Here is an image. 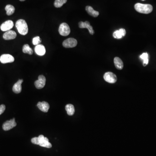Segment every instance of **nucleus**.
Wrapping results in <instances>:
<instances>
[{
  "mask_svg": "<svg viewBox=\"0 0 156 156\" xmlns=\"http://www.w3.org/2000/svg\"><path fill=\"white\" fill-rule=\"evenodd\" d=\"M31 142L33 144H35V145H39L38 137H35L33 138L32 139H31Z\"/></svg>",
  "mask_w": 156,
  "mask_h": 156,
  "instance_id": "obj_25",
  "label": "nucleus"
},
{
  "mask_svg": "<svg viewBox=\"0 0 156 156\" xmlns=\"http://www.w3.org/2000/svg\"><path fill=\"white\" fill-rule=\"evenodd\" d=\"M79 26L80 28H86L88 29L89 32L91 35H93L94 33V31L93 29V27L90 25V23L89 21H81L79 23Z\"/></svg>",
  "mask_w": 156,
  "mask_h": 156,
  "instance_id": "obj_11",
  "label": "nucleus"
},
{
  "mask_svg": "<svg viewBox=\"0 0 156 156\" xmlns=\"http://www.w3.org/2000/svg\"><path fill=\"white\" fill-rule=\"evenodd\" d=\"M46 82L45 76L43 75H40L39 76L38 79L35 81L34 84L37 89H41L45 86Z\"/></svg>",
  "mask_w": 156,
  "mask_h": 156,
  "instance_id": "obj_8",
  "label": "nucleus"
},
{
  "mask_svg": "<svg viewBox=\"0 0 156 156\" xmlns=\"http://www.w3.org/2000/svg\"><path fill=\"white\" fill-rule=\"evenodd\" d=\"M15 61V58L10 54H3L0 57V62L2 63L5 64L11 63Z\"/></svg>",
  "mask_w": 156,
  "mask_h": 156,
  "instance_id": "obj_10",
  "label": "nucleus"
},
{
  "mask_svg": "<svg viewBox=\"0 0 156 156\" xmlns=\"http://www.w3.org/2000/svg\"><path fill=\"white\" fill-rule=\"evenodd\" d=\"M136 11L142 14H148L153 11V7L149 4H142L137 3L135 5Z\"/></svg>",
  "mask_w": 156,
  "mask_h": 156,
  "instance_id": "obj_1",
  "label": "nucleus"
},
{
  "mask_svg": "<svg viewBox=\"0 0 156 156\" xmlns=\"http://www.w3.org/2000/svg\"><path fill=\"white\" fill-rule=\"evenodd\" d=\"M17 34L15 32L13 31H7L3 35V38L5 40H11L14 39L16 37Z\"/></svg>",
  "mask_w": 156,
  "mask_h": 156,
  "instance_id": "obj_12",
  "label": "nucleus"
},
{
  "mask_svg": "<svg viewBox=\"0 0 156 156\" xmlns=\"http://www.w3.org/2000/svg\"><path fill=\"white\" fill-rule=\"evenodd\" d=\"M67 113L69 115H73L75 113L74 106L72 104H68L65 107Z\"/></svg>",
  "mask_w": 156,
  "mask_h": 156,
  "instance_id": "obj_18",
  "label": "nucleus"
},
{
  "mask_svg": "<svg viewBox=\"0 0 156 156\" xmlns=\"http://www.w3.org/2000/svg\"><path fill=\"white\" fill-rule=\"evenodd\" d=\"M5 109V105H0V115H1L2 113H4Z\"/></svg>",
  "mask_w": 156,
  "mask_h": 156,
  "instance_id": "obj_26",
  "label": "nucleus"
},
{
  "mask_svg": "<svg viewBox=\"0 0 156 156\" xmlns=\"http://www.w3.org/2000/svg\"><path fill=\"white\" fill-rule=\"evenodd\" d=\"M14 27V23L11 20H8L3 23L1 26V30L3 31H10Z\"/></svg>",
  "mask_w": 156,
  "mask_h": 156,
  "instance_id": "obj_9",
  "label": "nucleus"
},
{
  "mask_svg": "<svg viewBox=\"0 0 156 156\" xmlns=\"http://www.w3.org/2000/svg\"><path fill=\"white\" fill-rule=\"evenodd\" d=\"M6 11V14L7 15L10 16L14 14L15 11V8L13 6L11 5H8L6 6L5 8Z\"/></svg>",
  "mask_w": 156,
  "mask_h": 156,
  "instance_id": "obj_19",
  "label": "nucleus"
},
{
  "mask_svg": "<svg viewBox=\"0 0 156 156\" xmlns=\"http://www.w3.org/2000/svg\"><path fill=\"white\" fill-rule=\"evenodd\" d=\"M35 52L39 56H42L46 53L45 47L42 44L37 45L35 47Z\"/></svg>",
  "mask_w": 156,
  "mask_h": 156,
  "instance_id": "obj_14",
  "label": "nucleus"
},
{
  "mask_svg": "<svg viewBox=\"0 0 156 156\" xmlns=\"http://www.w3.org/2000/svg\"><path fill=\"white\" fill-rule=\"evenodd\" d=\"M104 79L106 82L110 83H115L117 80L116 75L111 72H107L104 75Z\"/></svg>",
  "mask_w": 156,
  "mask_h": 156,
  "instance_id": "obj_5",
  "label": "nucleus"
},
{
  "mask_svg": "<svg viewBox=\"0 0 156 156\" xmlns=\"http://www.w3.org/2000/svg\"><path fill=\"white\" fill-rule=\"evenodd\" d=\"M59 34L62 36H68L70 33V27L67 23H63L59 26Z\"/></svg>",
  "mask_w": 156,
  "mask_h": 156,
  "instance_id": "obj_3",
  "label": "nucleus"
},
{
  "mask_svg": "<svg viewBox=\"0 0 156 156\" xmlns=\"http://www.w3.org/2000/svg\"><path fill=\"white\" fill-rule=\"evenodd\" d=\"M20 1H25V0H20Z\"/></svg>",
  "mask_w": 156,
  "mask_h": 156,
  "instance_id": "obj_27",
  "label": "nucleus"
},
{
  "mask_svg": "<svg viewBox=\"0 0 156 156\" xmlns=\"http://www.w3.org/2000/svg\"><path fill=\"white\" fill-rule=\"evenodd\" d=\"M113 36L115 38L118 39L122 38L123 37L121 31L120 30L116 31H115L114 32L113 34Z\"/></svg>",
  "mask_w": 156,
  "mask_h": 156,
  "instance_id": "obj_23",
  "label": "nucleus"
},
{
  "mask_svg": "<svg viewBox=\"0 0 156 156\" xmlns=\"http://www.w3.org/2000/svg\"><path fill=\"white\" fill-rule=\"evenodd\" d=\"M142 1H145V0H142Z\"/></svg>",
  "mask_w": 156,
  "mask_h": 156,
  "instance_id": "obj_28",
  "label": "nucleus"
},
{
  "mask_svg": "<svg viewBox=\"0 0 156 156\" xmlns=\"http://www.w3.org/2000/svg\"><path fill=\"white\" fill-rule=\"evenodd\" d=\"M38 137L39 141V145L40 146L48 148L52 147V145L49 142V139L47 137H45L43 135H40Z\"/></svg>",
  "mask_w": 156,
  "mask_h": 156,
  "instance_id": "obj_4",
  "label": "nucleus"
},
{
  "mask_svg": "<svg viewBox=\"0 0 156 156\" xmlns=\"http://www.w3.org/2000/svg\"><path fill=\"white\" fill-rule=\"evenodd\" d=\"M17 123L15 121V118L10 120L7 121H6L3 125V129L4 131H9L11 129L14 128L16 126Z\"/></svg>",
  "mask_w": 156,
  "mask_h": 156,
  "instance_id": "obj_6",
  "label": "nucleus"
},
{
  "mask_svg": "<svg viewBox=\"0 0 156 156\" xmlns=\"http://www.w3.org/2000/svg\"><path fill=\"white\" fill-rule=\"evenodd\" d=\"M115 67L118 69L121 70L124 67V64L121 59L118 57H116L114 59Z\"/></svg>",
  "mask_w": 156,
  "mask_h": 156,
  "instance_id": "obj_16",
  "label": "nucleus"
},
{
  "mask_svg": "<svg viewBox=\"0 0 156 156\" xmlns=\"http://www.w3.org/2000/svg\"><path fill=\"white\" fill-rule=\"evenodd\" d=\"M23 82V79H19L17 82L14 86L13 87V91L15 93L18 94L20 93L22 90L21 84Z\"/></svg>",
  "mask_w": 156,
  "mask_h": 156,
  "instance_id": "obj_15",
  "label": "nucleus"
},
{
  "mask_svg": "<svg viewBox=\"0 0 156 156\" xmlns=\"http://www.w3.org/2000/svg\"><path fill=\"white\" fill-rule=\"evenodd\" d=\"M77 44V41L75 39L69 38L64 41L63 45L65 48H73L76 47Z\"/></svg>",
  "mask_w": 156,
  "mask_h": 156,
  "instance_id": "obj_7",
  "label": "nucleus"
},
{
  "mask_svg": "<svg viewBox=\"0 0 156 156\" xmlns=\"http://www.w3.org/2000/svg\"><path fill=\"white\" fill-rule=\"evenodd\" d=\"M16 27L19 33L25 35L28 32V26L25 20L20 19L16 23Z\"/></svg>",
  "mask_w": 156,
  "mask_h": 156,
  "instance_id": "obj_2",
  "label": "nucleus"
},
{
  "mask_svg": "<svg viewBox=\"0 0 156 156\" xmlns=\"http://www.w3.org/2000/svg\"><path fill=\"white\" fill-rule=\"evenodd\" d=\"M38 108L43 112H47L49 109V105L48 103L46 101L39 102L37 105Z\"/></svg>",
  "mask_w": 156,
  "mask_h": 156,
  "instance_id": "obj_13",
  "label": "nucleus"
},
{
  "mask_svg": "<svg viewBox=\"0 0 156 156\" xmlns=\"http://www.w3.org/2000/svg\"><path fill=\"white\" fill-rule=\"evenodd\" d=\"M67 0H55L54 2V6L57 8H59L62 7V6L67 3Z\"/></svg>",
  "mask_w": 156,
  "mask_h": 156,
  "instance_id": "obj_22",
  "label": "nucleus"
},
{
  "mask_svg": "<svg viewBox=\"0 0 156 156\" xmlns=\"http://www.w3.org/2000/svg\"><path fill=\"white\" fill-rule=\"evenodd\" d=\"M140 58L143 60V66L145 67L148 64L149 59H148V55L147 53H143L140 56Z\"/></svg>",
  "mask_w": 156,
  "mask_h": 156,
  "instance_id": "obj_21",
  "label": "nucleus"
},
{
  "mask_svg": "<svg viewBox=\"0 0 156 156\" xmlns=\"http://www.w3.org/2000/svg\"><path fill=\"white\" fill-rule=\"evenodd\" d=\"M23 53H27L29 55H32L33 53V50L30 47L28 44H25L23 46Z\"/></svg>",
  "mask_w": 156,
  "mask_h": 156,
  "instance_id": "obj_20",
  "label": "nucleus"
},
{
  "mask_svg": "<svg viewBox=\"0 0 156 156\" xmlns=\"http://www.w3.org/2000/svg\"><path fill=\"white\" fill-rule=\"evenodd\" d=\"M85 10L90 15L92 16L93 17H97L99 14V12L94 10L93 8L92 7L87 6L85 7Z\"/></svg>",
  "mask_w": 156,
  "mask_h": 156,
  "instance_id": "obj_17",
  "label": "nucleus"
},
{
  "mask_svg": "<svg viewBox=\"0 0 156 156\" xmlns=\"http://www.w3.org/2000/svg\"><path fill=\"white\" fill-rule=\"evenodd\" d=\"M33 44L34 45H39L41 43V40L40 38V37L37 36L33 38L32 41Z\"/></svg>",
  "mask_w": 156,
  "mask_h": 156,
  "instance_id": "obj_24",
  "label": "nucleus"
}]
</instances>
